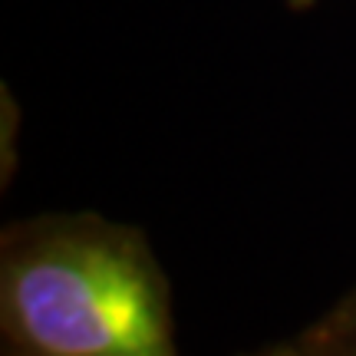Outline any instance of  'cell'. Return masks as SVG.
I'll return each instance as SVG.
<instances>
[{
  "instance_id": "3957f363",
  "label": "cell",
  "mask_w": 356,
  "mask_h": 356,
  "mask_svg": "<svg viewBox=\"0 0 356 356\" xmlns=\"http://www.w3.org/2000/svg\"><path fill=\"white\" fill-rule=\"evenodd\" d=\"M317 323L327 327L333 337H340V340H346L350 346H356V287L346 293V297H340Z\"/></svg>"
},
{
  "instance_id": "6da1fadb",
  "label": "cell",
  "mask_w": 356,
  "mask_h": 356,
  "mask_svg": "<svg viewBox=\"0 0 356 356\" xmlns=\"http://www.w3.org/2000/svg\"><path fill=\"white\" fill-rule=\"evenodd\" d=\"M3 356H181L149 238L99 211L13 221L0 241Z\"/></svg>"
},
{
  "instance_id": "277c9868",
  "label": "cell",
  "mask_w": 356,
  "mask_h": 356,
  "mask_svg": "<svg viewBox=\"0 0 356 356\" xmlns=\"http://www.w3.org/2000/svg\"><path fill=\"white\" fill-rule=\"evenodd\" d=\"M284 3H287L293 13H307V10H314V7H317V0H284Z\"/></svg>"
},
{
  "instance_id": "7a4b0ae2",
  "label": "cell",
  "mask_w": 356,
  "mask_h": 356,
  "mask_svg": "<svg viewBox=\"0 0 356 356\" xmlns=\"http://www.w3.org/2000/svg\"><path fill=\"white\" fill-rule=\"evenodd\" d=\"M254 356H356V346H350L346 340L333 337L327 327L310 323L307 330L293 333L291 340H280V343L267 346Z\"/></svg>"
}]
</instances>
